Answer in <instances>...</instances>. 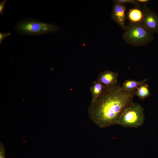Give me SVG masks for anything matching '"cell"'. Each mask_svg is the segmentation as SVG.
<instances>
[{"label": "cell", "mask_w": 158, "mask_h": 158, "mask_svg": "<svg viewBox=\"0 0 158 158\" xmlns=\"http://www.w3.org/2000/svg\"><path fill=\"white\" fill-rule=\"evenodd\" d=\"M136 90H124L120 84L105 86L99 96L89 106L91 119L102 128L116 125L124 110L133 102Z\"/></svg>", "instance_id": "obj_1"}, {"label": "cell", "mask_w": 158, "mask_h": 158, "mask_svg": "<svg viewBox=\"0 0 158 158\" xmlns=\"http://www.w3.org/2000/svg\"><path fill=\"white\" fill-rule=\"evenodd\" d=\"M122 35L124 41L133 46L143 47L153 41V34L147 30L142 23H129L126 25Z\"/></svg>", "instance_id": "obj_2"}, {"label": "cell", "mask_w": 158, "mask_h": 158, "mask_svg": "<svg viewBox=\"0 0 158 158\" xmlns=\"http://www.w3.org/2000/svg\"><path fill=\"white\" fill-rule=\"evenodd\" d=\"M17 33L26 35H37L58 31L59 26L29 18L24 19L18 22L15 27Z\"/></svg>", "instance_id": "obj_3"}, {"label": "cell", "mask_w": 158, "mask_h": 158, "mask_svg": "<svg viewBox=\"0 0 158 158\" xmlns=\"http://www.w3.org/2000/svg\"><path fill=\"white\" fill-rule=\"evenodd\" d=\"M144 109L139 104L132 102L123 111L116 125L124 127L138 128L144 123Z\"/></svg>", "instance_id": "obj_4"}, {"label": "cell", "mask_w": 158, "mask_h": 158, "mask_svg": "<svg viewBox=\"0 0 158 158\" xmlns=\"http://www.w3.org/2000/svg\"><path fill=\"white\" fill-rule=\"evenodd\" d=\"M142 10L144 13L142 24L153 34L158 33V14L146 4H143Z\"/></svg>", "instance_id": "obj_5"}, {"label": "cell", "mask_w": 158, "mask_h": 158, "mask_svg": "<svg viewBox=\"0 0 158 158\" xmlns=\"http://www.w3.org/2000/svg\"><path fill=\"white\" fill-rule=\"evenodd\" d=\"M112 1L114 4L111 13V18L124 30L126 27L125 23L126 7L124 4L118 3L115 0Z\"/></svg>", "instance_id": "obj_6"}, {"label": "cell", "mask_w": 158, "mask_h": 158, "mask_svg": "<svg viewBox=\"0 0 158 158\" xmlns=\"http://www.w3.org/2000/svg\"><path fill=\"white\" fill-rule=\"evenodd\" d=\"M118 75L117 72L105 70L100 73L97 80L106 86H114L118 84Z\"/></svg>", "instance_id": "obj_7"}, {"label": "cell", "mask_w": 158, "mask_h": 158, "mask_svg": "<svg viewBox=\"0 0 158 158\" xmlns=\"http://www.w3.org/2000/svg\"><path fill=\"white\" fill-rule=\"evenodd\" d=\"M144 13L140 8L135 7L130 9L127 14V18L129 23L132 24L142 23Z\"/></svg>", "instance_id": "obj_8"}, {"label": "cell", "mask_w": 158, "mask_h": 158, "mask_svg": "<svg viewBox=\"0 0 158 158\" xmlns=\"http://www.w3.org/2000/svg\"><path fill=\"white\" fill-rule=\"evenodd\" d=\"M147 80V78H145L140 81L131 79L126 80L123 83L122 85L121 86V88L127 91H132L136 90L138 87L145 83Z\"/></svg>", "instance_id": "obj_9"}, {"label": "cell", "mask_w": 158, "mask_h": 158, "mask_svg": "<svg viewBox=\"0 0 158 158\" xmlns=\"http://www.w3.org/2000/svg\"><path fill=\"white\" fill-rule=\"evenodd\" d=\"M105 86L97 80L93 82V85L90 88V91L92 95L91 103H93L95 101L101 94Z\"/></svg>", "instance_id": "obj_10"}, {"label": "cell", "mask_w": 158, "mask_h": 158, "mask_svg": "<svg viewBox=\"0 0 158 158\" xmlns=\"http://www.w3.org/2000/svg\"><path fill=\"white\" fill-rule=\"evenodd\" d=\"M135 95L142 100L150 96L151 92L148 85L145 83L140 85L136 89Z\"/></svg>", "instance_id": "obj_11"}, {"label": "cell", "mask_w": 158, "mask_h": 158, "mask_svg": "<svg viewBox=\"0 0 158 158\" xmlns=\"http://www.w3.org/2000/svg\"><path fill=\"white\" fill-rule=\"evenodd\" d=\"M117 3L121 4L128 3H130L133 5L135 7L140 8V4L137 2L135 0H115Z\"/></svg>", "instance_id": "obj_12"}, {"label": "cell", "mask_w": 158, "mask_h": 158, "mask_svg": "<svg viewBox=\"0 0 158 158\" xmlns=\"http://www.w3.org/2000/svg\"><path fill=\"white\" fill-rule=\"evenodd\" d=\"M5 147L3 144L0 142V158H6L4 152Z\"/></svg>", "instance_id": "obj_13"}, {"label": "cell", "mask_w": 158, "mask_h": 158, "mask_svg": "<svg viewBox=\"0 0 158 158\" xmlns=\"http://www.w3.org/2000/svg\"><path fill=\"white\" fill-rule=\"evenodd\" d=\"M7 1L4 0L0 2V14L3 15L4 14V10L5 4Z\"/></svg>", "instance_id": "obj_14"}, {"label": "cell", "mask_w": 158, "mask_h": 158, "mask_svg": "<svg viewBox=\"0 0 158 158\" xmlns=\"http://www.w3.org/2000/svg\"><path fill=\"white\" fill-rule=\"evenodd\" d=\"M10 35L11 34L10 33L0 32V44H2L3 40L5 37Z\"/></svg>", "instance_id": "obj_15"}, {"label": "cell", "mask_w": 158, "mask_h": 158, "mask_svg": "<svg viewBox=\"0 0 158 158\" xmlns=\"http://www.w3.org/2000/svg\"><path fill=\"white\" fill-rule=\"evenodd\" d=\"M136 1L140 4H146L149 1V0H136Z\"/></svg>", "instance_id": "obj_16"}]
</instances>
